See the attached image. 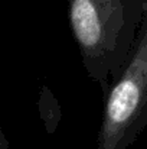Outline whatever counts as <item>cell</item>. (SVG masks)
Returning <instances> with one entry per match:
<instances>
[{
	"label": "cell",
	"mask_w": 147,
	"mask_h": 149,
	"mask_svg": "<svg viewBox=\"0 0 147 149\" xmlns=\"http://www.w3.org/2000/svg\"><path fill=\"white\" fill-rule=\"evenodd\" d=\"M147 127V4L124 67L104 97L97 149H128Z\"/></svg>",
	"instance_id": "7a4b0ae2"
},
{
	"label": "cell",
	"mask_w": 147,
	"mask_h": 149,
	"mask_svg": "<svg viewBox=\"0 0 147 149\" xmlns=\"http://www.w3.org/2000/svg\"><path fill=\"white\" fill-rule=\"evenodd\" d=\"M147 0H68L69 25L85 71L105 97L137 39Z\"/></svg>",
	"instance_id": "6da1fadb"
},
{
	"label": "cell",
	"mask_w": 147,
	"mask_h": 149,
	"mask_svg": "<svg viewBox=\"0 0 147 149\" xmlns=\"http://www.w3.org/2000/svg\"><path fill=\"white\" fill-rule=\"evenodd\" d=\"M0 149H9V141H7L1 126H0Z\"/></svg>",
	"instance_id": "3957f363"
}]
</instances>
